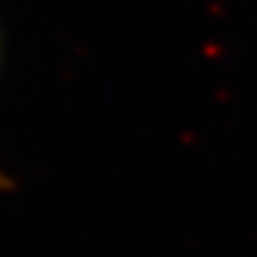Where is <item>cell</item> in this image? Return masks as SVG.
<instances>
[{
	"instance_id": "1",
	"label": "cell",
	"mask_w": 257,
	"mask_h": 257,
	"mask_svg": "<svg viewBox=\"0 0 257 257\" xmlns=\"http://www.w3.org/2000/svg\"><path fill=\"white\" fill-rule=\"evenodd\" d=\"M7 185H9L7 176H3V174H0V187H7Z\"/></svg>"
}]
</instances>
